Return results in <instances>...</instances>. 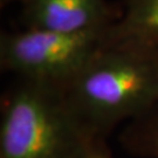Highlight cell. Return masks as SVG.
<instances>
[{"instance_id":"cell-4","label":"cell","mask_w":158,"mask_h":158,"mask_svg":"<svg viewBox=\"0 0 158 158\" xmlns=\"http://www.w3.org/2000/svg\"><path fill=\"white\" fill-rule=\"evenodd\" d=\"M25 5L27 28L79 33L111 25L104 0H26Z\"/></svg>"},{"instance_id":"cell-5","label":"cell","mask_w":158,"mask_h":158,"mask_svg":"<svg viewBox=\"0 0 158 158\" xmlns=\"http://www.w3.org/2000/svg\"><path fill=\"white\" fill-rule=\"evenodd\" d=\"M108 41L158 47V0H125V12L108 31Z\"/></svg>"},{"instance_id":"cell-2","label":"cell","mask_w":158,"mask_h":158,"mask_svg":"<svg viewBox=\"0 0 158 158\" xmlns=\"http://www.w3.org/2000/svg\"><path fill=\"white\" fill-rule=\"evenodd\" d=\"M90 136L61 85L19 79L4 97L0 158H80Z\"/></svg>"},{"instance_id":"cell-6","label":"cell","mask_w":158,"mask_h":158,"mask_svg":"<svg viewBox=\"0 0 158 158\" xmlns=\"http://www.w3.org/2000/svg\"><path fill=\"white\" fill-rule=\"evenodd\" d=\"M119 143L135 157L158 158V106L128 122L119 134Z\"/></svg>"},{"instance_id":"cell-3","label":"cell","mask_w":158,"mask_h":158,"mask_svg":"<svg viewBox=\"0 0 158 158\" xmlns=\"http://www.w3.org/2000/svg\"><path fill=\"white\" fill-rule=\"evenodd\" d=\"M110 26L79 33L26 28L2 34L1 69L19 79L63 87L107 42Z\"/></svg>"},{"instance_id":"cell-7","label":"cell","mask_w":158,"mask_h":158,"mask_svg":"<svg viewBox=\"0 0 158 158\" xmlns=\"http://www.w3.org/2000/svg\"><path fill=\"white\" fill-rule=\"evenodd\" d=\"M80 158H113L107 144V138L90 136L85 142Z\"/></svg>"},{"instance_id":"cell-1","label":"cell","mask_w":158,"mask_h":158,"mask_svg":"<svg viewBox=\"0 0 158 158\" xmlns=\"http://www.w3.org/2000/svg\"><path fill=\"white\" fill-rule=\"evenodd\" d=\"M62 89L88 132L107 138L158 106V47L107 40Z\"/></svg>"}]
</instances>
